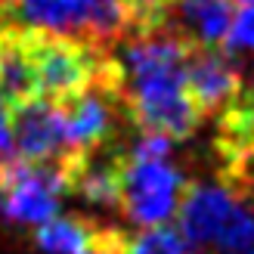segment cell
Listing matches in <instances>:
<instances>
[{
	"mask_svg": "<svg viewBox=\"0 0 254 254\" xmlns=\"http://www.w3.org/2000/svg\"><path fill=\"white\" fill-rule=\"evenodd\" d=\"M96 226L99 223H90L78 214H68V217L56 214L53 220L34 226V245L44 254H87Z\"/></svg>",
	"mask_w": 254,
	"mask_h": 254,
	"instance_id": "cell-6",
	"label": "cell"
},
{
	"mask_svg": "<svg viewBox=\"0 0 254 254\" xmlns=\"http://www.w3.org/2000/svg\"><path fill=\"white\" fill-rule=\"evenodd\" d=\"M130 254H189V242L180 226L155 223L130 239Z\"/></svg>",
	"mask_w": 254,
	"mask_h": 254,
	"instance_id": "cell-7",
	"label": "cell"
},
{
	"mask_svg": "<svg viewBox=\"0 0 254 254\" xmlns=\"http://www.w3.org/2000/svg\"><path fill=\"white\" fill-rule=\"evenodd\" d=\"M9 9H12V0H0V25H9Z\"/></svg>",
	"mask_w": 254,
	"mask_h": 254,
	"instance_id": "cell-11",
	"label": "cell"
},
{
	"mask_svg": "<svg viewBox=\"0 0 254 254\" xmlns=\"http://www.w3.org/2000/svg\"><path fill=\"white\" fill-rule=\"evenodd\" d=\"M0 164H3V161H0Z\"/></svg>",
	"mask_w": 254,
	"mask_h": 254,
	"instance_id": "cell-13",
	"label": "cell"
},
{
	"mask_svg": "<svg viewBox=\"0 0 254 254\" xmlns=\"http://www.w3.org/2000/svg\"><path fill=\"white\" fill-rule=\"evenodd\" d=\"M87 254H130V236H124L118 226L99 223Z\"/></svg>",
	"mask_w": 254,
	"mask_h": 254,
	"instance_id": "cell-9",
	"label": "cell"
},
{
	"mask_svg": "<svg viewBox=\"0 0 254 254\" xmlns=\"http://www.w3.org/2000/svg\"><path fill=\"white\" fill-rule=\"evenodd\" d=\"M19 28L34 68L37 96L65 103V99L84 93L99 78V71L109 59V53L84 41H74V37H62L41 28H25V25H19Z\"/></svg>",
	"mask_w": 254,
	"mask_h": 254,
	"instance_id": "cell-2",
	"label": "cell"
},
{
	"mask_svg": "<svg viewBox=\"0 0 254 254\" xmlns=\"http://www.w3.org/2000/svg\"><path fill=\"white\" fill-rule=\"evenodd\" d=\"M186 87L201 115H220L242 93L239 56L223 47H189L186 56Z\"/></svg>",
	"mask_w": 254,
	"mask_h": 254,
	"instance_id": "cell-5",
	"label": "cell"
},
{
	"mask_svg": "<svg viewBox=\"0 0 254 254\" xmlns=\"http://www.w3.org/2000/svg\"><path fill=\"white\" fill-rule=\"evenodd\" d=\"M9 127L16 152L25 161H56L68 155L65 103L50 96H28L9 106Z\"/></svg>",
	"mask_w": 254,
	"mask_h": 254,
	"instance_id": "cell-4",
	"label": "cell"
},
{
	"mask_svg": "<svg viewBox=\"0 0 254 254\" xmlns=\"http://www.w3.org/2000/svg\"><path fill=\"white\" fill-rule=\"evenodd\" d=\"M226 53H254V3H248L239 16L233 19L230 31H226V41H223Z\"/></svg>",
	"mask_w": 254,
	"mask_h": 254,
	"instance_id": "cell-8",
	"label": "cell"
},
{
	"mask_svg": "<svg viewBox=\"0 0 254 254\" xmlns=\"http://www.w3.org/2000/svg\"><path fill=\"white\" fill-rule=\"evenodd\" d=\"M236 3H245V6H248V3H254V0H236Z\"/></svg>",
	"mask_w": 254,
	"mask_h": 254,
	"instance_id": "cell-12",
	"label": "cell"
},
{
	"mask_svg": "<svg viewBox=\"0 0 254 254\" xmlns=\"http://www.w3.org/2000/svg\"><path fill=\"white\" fill-rule=\"evenodd\" d=\"M189 47L171 31H136L112 50L121 103L133 127L161 130L171 139H189L198 130L205 115L186 87Z\"/></svg>",
	"mask_w": 254,
	"mask_h": 254,
	"instance_id": "cell-1",
	"label": "cell"
},
{
	"mask_svg": "<svg viewBox=\"0 0 254 254\" xmlns=\"http://www.w3.org/2000/svg\"><path fill=\"white\" fill-rule=\"evenodd\" d=\"M239 68H242V90L254 93V53H248V59H239Z\"/></svg>",
	"mask_w": 254,
	"mask_h": 254,
	"instance_id": "cell-10",
	"label": "cell"
},
{
	"mask_svg": "<svg viewBox=\"0 0 254 254\" xmlns=\"http://www.w3.org/2000/svg\"><path fill=\"white\" fill-rule=\"evenodd\" d=\"M186 189L183 171L168 158H130L124 149L121 205L118 211L136 226L168 223L180 208Z\"/></svg>",
	"mask_w": 254,
	"mask_h": 254,
	"instance_id": "cell-3",
	"label": "cell"
}]
</instances>
